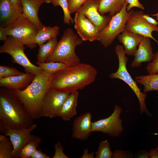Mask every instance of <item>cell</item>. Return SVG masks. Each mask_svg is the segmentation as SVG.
I'll list each match as a JSON object with an SVG mask.
<instances>
[{
    "label": "cell",
    "mask_w": 158,
    "mask_h": 158,
    "mask_svg": "<svg viewBox=\"0 0 158 158\" xmlns=\"http://www.w3.org/2000/svg\"><path fill=\"white\" fill-rule=\"evenodd\" d=\"M125 2V0H101L98 11L102 15L108 13L112 17L122 9Z\"/></svg>",
    "instance_id": "cell-22"
},
{
    "label": "cell",
    "mask_w": 158,
    "mask_h": 158,
    "mask_svg": "<svg viewBox=\"0 0 158 158\" xmlns=\"http://www.w3.org/2000/svg\"><path fill=\"white\" fill-rule=\"evenodd\" d=\"M51 3L54 7L60 6L63 9L64 13L63 22L68 25L70 24L71 22L73 23L74 20L71 17L68 6L67 0H52Z\"/></svg>",
    "instance_id": "cell-30"
},
{
    "label": "cell",
    "mask_w": 158,
    "mask_h": 158,
    "mask_svg": "<svg viewBox=\"0 0 158 158\" xmlns=\"http://www.w3.org/2000/svg\"><path fill=\"white\" fill-rule=\"evenodd\" d=\"M128 3L127 10L128 12L134 7H136L142 9H145L144 6L139 2V0H125Z\"/></svg>",
    "instance_id": "cell-35"
},
{
    "label": "cell",
    "mask_w": 158,
    "mask_h": 158,
    "mask_svg": "<svg viewBox=\"0 0 158 158\" xmlns=\"http://www.w3.org/2000/svg\"><path fill=\"white\" fill-rule=\"evenodd\" d=\"M128 12L129 16L125 30L149 37L158 44V41L152 35V32L154 31L158 32V26L147 22L143 17L144 12L142 11H135L131 9Z\"/></svg>",
    "instance_id": "cell-10"
},
{
    "label": "cell",
    "mask_w": 158,
    "mask_h": 158,
    "mask_svg": "<svg viewBox=\"0 0 158 158\" xmlns=\"http://www.w3.org/2000/svg\"><path fill=\"white\" fill-rule=\"evenodd\" d=\"M42 141L41 138L35 136L22 149L19 158H31L32 154L37 149Z\"/></svg>",
    "instance_id": "cell-26"
},
{
    "label": "cell",
    "mask_w": 158,
    "mask_h": 158,
    "mask_svg": "<svg viewBox=\"0 0 158 158\" xmlns=\"http://www.w3.org/2000/svg\"><path fill=\"white\" fill-rule=\"evenodd\" d=\"M24 73L13 67L0 66V78L20 75Z\"/></svg>",
    "instance_id": "cell-31"
},
{
    "label": "cell",
    "mask_w": 158,
    "mask_h": 158,
    "mask_svg": "<svg viewBox=\"0 0 158 158\" xmlns=\"http://www.w3.org/2000/svg\"><path fill=\"white\" fill-rule=\"evenodd\" d=\"M115 50L118 59V66L116 72L109 75V78L112 79H119L126 83L133 91L138 100L140 106V113L142 114L145 112L148 116H152V115L149 111L145 104L146 94L141 92L136 82L132 78L127 70L126 65L128 59L126 56L123 46L116 45Z\"/></svg>",
    "instance_id": "cell-5"
},
{
    "label": "cell",
    "mask_w": 158,
    "mask_h": 158,
    "mask_svg": "<svg viewBox=\"0 0 158 158\" xmlns=\"http://www.w3.org/2000/svg\"><path fill=\"white\" fill-rule=\"evenodd\" d=\"M59 27L57 25L53 27L44 26L39 29L34 39V43L40 45L56 37L59 33Z\"/></svg>",
    "instance_id": "cell-23"
},
{
    "label": "cell",
    "mask_w": 158,
    "mask_h": 158,
    "mask_svg": "<svg viewBox=\"0 0 158 158\" xmlns=\"http://www.w3.org/2000/svg\"><path fill=\"white\" fill-rule=\"evenodd\" d=\"M37 127L34 123L28 128L7 130L4 135L9 137L13 145V158H19L21 150L35 136L31 133Z\"/></svg>",
    "instance_id": "cell-13"
},
{
    "label": "cell",
    "mask_w": 158,
    "mask_h": 158,
    "mask_svg": "<svg viewBox=\"0 0 158 158\" xmlns=\"http://www.w3.org/2000/svg\"><path fill=\"white\" fill-rule=\"evenodd\" d=\"M100 1L86 0L78 11L88 18L99 32L108 25L112 17L109 15H102L99 13Z\"/></svg>",
    "instance_id": "cell-12"
},
{
    "label": "cell",
    "mask_w": 158,
    "mask_h": 158,
    "mask_svg": "<svg viewBox=\"0 0 158 158\" xmlns=\"http://www.w3.org/2000/svg\"><path fill=\"white\" fill-rule=\"evenodd\" d=\"M143 17L150 23L155 25H157L158 22L157 20L150 17L148 14H144Z\"/></svg>",
    "instance_id": "cell-39"
},
{
    "label": "cell",
    "mask_w": 158,
    "mask_h": 158,
    "mask_svg": "<svg viewBox=\"0 0 158 158\" xmlns=\"http://www.w3.org/2000/svg\"><path fill=\"white\" fill-rule=\"evenodd\" d=\"M6 27L0 26V40L5 41L8 38Z\"/></svg>",
    "instance_id": "cell-37"
},
{
    "label": "cell",
    "mask_w": 158,
    "mask_h": 158,
    "mask_svg": "<svg viewBox=\"0 0 158 158\" xmlns=\"http://www.w3.org/2000/svg\"><path fill=\"white\" fill-rule=\"evenodd\" d=\"M50 157L43 152L40 149H37L31 156V158H50Z\"/></svg>",
    "instance_id": "cell-36"
},
{
    "label": "cell",
    "mask_w": 158,
    "mask_h": 158,
    "mask_svg": "<svg viewBox=\"0 0 158 158\" xmlns=\"http://www.w3.org/2000/svg\"><path fill=\"white\" fill-rule=\"evenodd\" d=\"M52 74L42 70L25 88L13 90L33 120L41 117L42 101L50 88Z\"/></svg>",
    "instance_id": "cell-3"
},
{
    "label": "cell",
    "mask_w": 158,
    "mask_h": 158,
    "mask_svg": "<svg viewBox=\"0 0 158 158\" xmlns=\"http://www.w3.org/2000/svg\"><path fill=\"white\" fill-rule=\"evenodd\" d=\"M83 43V41L72 29H66L54 51L44 62H60L68 66L80 63V60L75 53V48Z\"/></svg>",
    "instance_id": "cell-4"
},
{
    "label": "cell",
    "mask_w": 158,
    "mask_h": 158,
    "mask_svg": "<svg viewBox=\"0 0 158 158\" xmlns=\"http://www.w3.org/2000/svg\"><path fill=\"white\" fill-rule=\"evenodd\" d=\"M97 73L96 69L91 65L80 63L53 74L50 88L70 94L93 83Z\"/></svg>",
    "instance_id": "cell-2"
},
{
    "label": "cell",
    "mask_w": 158,
    "mask_h": 158,
    "mask_svg": "<svg viewBox=\"0 0 158 158\" xmlns=\"http://www.w3.org/2000/svg\"><path fill=\"white\" fill-rule=\"evenodd\" d=\"M58 42L56 37L54 38L46 43L40 45L38 54L37 56V61L44 62L54 51Z\"/></svg>",
    "instance_id": "cell-25"
},
{
    "label": "cell",
    "mask_w": 158,
    "mask_h": 158,
    "mask_svg": "<svg viewBox=\"0 0 158 158\" xmlns=\"http://www.w3.org/2000/svg\"><path fill=\"white\" fill-rule=\"evenodd\" d=\"M45 2L47 4L51 3L52 0H44Z\"/></svg>",
    "instance_id": "cell-45"
},
{
    "label": "cell",
    "mask_w": 158,
    "mask_h": 158,
    "mask_svg": "<svg viewBox=\"0 0 158 158\" xmlns=\"http://www.w3.org/2000/svg\"><path fill=\"white\" fill-rule=\"evenodd\" d=\"M122 111L119 106L115 105L113 112L109 117L92 122V132H100L113 137L119 136L123 130L120 117Z\"/></svg>",
    "instance_id": "cell-9"
},
{
    "label": "cell",
    "mask_w": 158,
    "mask_h": 158,
    "mask_svg": "<svg viewBox=\"0 0 158 158\" xmlns=\"http://www.w3.org/2000/svg\"><path fill=\"white\" fill-rule=\"evenodd\" d=\"M25 45L13 37L9 36L0 47V53L10 55L13 62L22 66L26 73L35 75L40 73L42 70L39 66L33 64L25 55Z\"/></svg>",
    "instance_id": "cell-6"
},
{
    "label": "cell",
    "mask_w": 158,
    "mask_h": 158,
    "mask_svg": "<svg viewBox=\"0 0 158 158\" xmlns=\"http://www.w3.org/2000/svg\"><path fill=\"white\" fill-rule=\"evenodd\" d=\"M86 0H67L69 11L71 13L76 12Z\"/></svg>",
    "instance_id": "cell-33"
},
{
    "label": "cell",
    "mask_w": 158,
    "mask_h": 158,
    "mask_svg": "<svg viewBox=\"0 0 158 158\" xmlns=\"http://www.w3.org/2000/svg\"><path fill=\"white\" fill-rule=\"evenodd\" d=\"M10 1L17 8L23 11L22 6L20 0H10Z\"/></svg>",
    "instance_id": "cell-42"
},
{
    "label": "cell",
    "mask_w": 158,
    "mask_h": 158,
    "mask_svg": "<svg viewBox=\"0 0 158 158\" xmlns=\"http://www.w3.org/2000/svg\"><path fill=\"white\" fill-rule=\"evenodd\" d=\"M6 28L8 36L13 37L29 48H34L36 45L33 41L39 29L22 13L16 20Z\"/></svg>",
    "instance_id": "cell-7"
},
{
    "label": "cell",
    "mask_w": 158,
    "mask_h": 158,
    "mask_svg": "<svg viewBox=\"0 0 158 158\" xmlns=\"http://www.w3.org/2000/svg\"><path fill=\"white\" fill-rule=\"evenodd\" d=\"M10 0H0L1 26L6 27L16 20L23 13Z\"/></svg>",
    "instance_id": "cell-18"
},
{
    "label": "cell",
    "mask_w": 158,
    "mask_h": 158,
    "mask_svg": "<svg viewBox=\"0 0 158 158\" xmlns=\"http://www.w3.org/2000/svg\"><path fill=\"white\" fill-rule=\"evenodd\" d=\"M146 69L149 74L158 73V51L154 54L152 60L149 63Z\"/></svg>",
    "instance_id": "cell-32"
},
{
    "label": "cell",
    "mask_w": 158,
    "mask_h": 158,
    "mask_svg": "<svg viewBox=\"0 0 158 158\" xmlns=\"http://www.w3.org/2000/svg\"><path fill=\"white\" fill-rule=\"evenodd\" d=\"M92 115L89 112L77 117L73 121L72 128V136L81 140H87L92 132Z\"/></svg>",
    "instance_id": "cell-15"
},
{
    "label": "cell",
    "mask_w": 158,
    "mask_h": 158,
    "mask_svg": "<svg viewBox=\"0 0 158 158\" xmlns=\"http://www.w3.org/2000/svg\"><path fill=\"white\" fill-rule=\"evenodd\" d=\"M157 147H158V146H157Z\"/></svg>",
    "instance_id": "cell-47"
},
{
    "label": "cell",
    "mask_w": 158,
    "mask_h": 158,
    "mask_svg": "<svg viewBox=\"0 0 158 158\" xmlns=\"http://www.w3.org/2000/svg\"><path fill=\"white\" fill-rule=\"evenodd\" d=\"M149 152H148L145 151V152H142V153H140L137 156V158H148Z\"/></svg>",
    "instance_id": "cell-43"
},
{
    "label": "cell",
    "mask_w": 158,
    "mask_h": 158,
    "mask_svg": "<svg viewBox=\"0 0 158 158\" xmlns=\"http://www.w3.org/2000/svg\"><path fill=\"white\" fill-rule=\"evenodd\" d=\"M79 92L76 91L70 94L61 107L57 117L64 121H70L77 114L76 107Z\"/></svg>",
    "instance_id": "cell-21"
},
{
    "label": "cell",
    "mask_w": 158,
    "mask_h": 158,
    "mask_svg": "<svg viewBox=\"0 0 158 158\" xmlns=\"http://www.w3.org/2000/svg\"><path fill=\"white\" fill-rule=\"evenodd\" d=\"M127 5L126 1L122 9L111 17L108 25L99 32V41L104 47L110 46L115 38L125 30L129 16V12L127 10Z\"/></svg>",
    "instance_id": "cell-8"
},
{
    "label": "cell",
    "mask_w": 158,
    "mask_h": 158,
    "mask_svg": "<svg viewBox=\"0 0 158 158\" xmlns=\"http://www.w3.org/2000/svg\"><path fill=\"white\" fill-rule=\"evenodd\" d=\"M143 36L124 30L118 36L119 41L123 45L126 55L134 56L137 47L142 39Z\"/></svg>",
    "instance_id": "cell-20"
},
{
    "label": "cell",
    "mask_w": 158,
    "mask_h": 158,
    "mask_svg": "<svg viewBox=\"0 0 158 158\" xmlns=\"http://www.w3.org/2000/svg\"><path fill=\"white\" fill-rule=\"evenodd\" d=\"M126 154L125 152H124L120 150H115L114 152L112 158L126 157L127 156H126Z\"/></svg>",
    "instance_id": "cell-40"
},
{
    "label": "cell",
    "mask_w": 158,
    "mask_h": 158,
    "mask_svg": "<svg viewBox=\"0 0 158 158\" xmlns=\"http://www.w3.org/2000/svg\"><path fill=\"white\" fill-rule=\"evenodd\" d=\"M22 8V14L33 23L39 30L44 25L40 22L38 12L41 5L45 2L44 0H20Z\"/></svg>",
    "instance_id": "cell-19"
},
{
    "label": "cell",
    "mask_w": 158,
    "mask_h": 158,
    "mask_svg": "<svg viewBox=\"0 0 158 158\" xmlns=\"http://www.w3.org/2000/svg\"><path fill=\"white\" fill-rule=\"evenodd\" d=\"M135 78L137 82L143 86V93L158 91V73L137 76Z\"/></svg>",
    "instance_id": "cell-24"
},
{
    "label": "cell",
    "mask_w": 158,
    "mask_h": 158,
    "mask_svg": "<svg viewBox=\"0 0 158 158\" xmlns=\"http://www.w3.org/2000/svg\"><path fill=\"white\" fill-rule=\"evenodd\" d=\"M95 153V158H112L114 154L111 150L110 144L107 139L100 142Z\"/></svg>",
    "instance_id": "cell-29"
},
{
    "label": "cell",
    "mask_w": 158,
    "mask_h": 158,
    "mask_svg": "<svg viewBox=\"0 0 158 158\" xmlns=\"http://www.w3.org/2000/svg\"><path fill=\"white\" fill-rule=\"evenodd\" d=\"M35 75L25 73L19 75L0 78V86L11 90H23L31 82Z\"/></svg>",
    "instance_id": "cell-16"
},
{
    "label": "cell",
    "mask_w": 158,
    "mask_h": 158,
    "mask_svg": "<svg viewBox=\"0 0 158 158\" xmlns=\"http://www.w3.org/2000/svg\"><path fill=\"white\" fill-rule=\"evenodd\" d=\"M74 28L83 41H100V35L96 26L79 11L75 12Z\"/></svg>",
    "instance_id": "cell-14"
},
{
    "label": "cell",
    "mask_w": 158,
    "mask_h": 158,
    "mask_svg": "<svg viewBox=\"0 0 158 158\" xmlns=\"http://www.w3.org/2000/svg\"><path fill=\"white\" fill-rule=\"evenodd\" d=\"M36 63L43 70L52 74L68 67L65 64L60 62H39L37 61Z\"/></svg>",
    "instance_id": "cell-28"
},
{
    "label": "cell",
    "mask_w": 158,
    "mask_h": 158,
    "mask_svg": "<svg viewBox=\"0 0 158 158\" xmlns=\"http://www.w3.org/2000/svg\"><path fill=\"white\" fill-rule=\"evenodd\" d=\"M149 158H158V148L152 149L149 153Z\"/></svg>",
    "instance_id": "cell-41"
},
{
    "label": "cell",
    "mask_w": 158,
    "mask_h": 158,
    "mask_svg": "<svg viewBox=\"0 0 158 158\" xmlns=\"http://www.w3.org/2000/svg\"><path fill=\"white\" fill-rule=\"evenodd\" d=\"M154 54L152 48L150 38L143 37L139 43L134 56V58L131 63L133 68L138 67L144 62H150L152 60Z\"/></svg>",
    "instance_id": "cell-17"
},
{
    "label": "cell",
    "mask_w": 158,
    "mask_h": 158,
    "mask_svg": "<svg viewBox=\"0 0 158 158\" xmlns=\"http://www.w3.org/2000/svg\"><path fill=\"white\" fill-rule=\"evenodd\" d=\"M33 119L14 92L0 89V133L5 134L10 129L29 127Z\"/></svg>",
    "instance_id": "cell-1"
},
{
    "label": "cell",
    "mask_w": 158,
    "mask_h": 158,
    "mask_svg": "<svg viewBox=\"0 0 158 158\" xmlns=\"http://www.w3.org/2000/svg\"><path fill=\"white\" fill-rule=\"evenodd\" d=\"M13 147L9 139L4 134L0 135V158H13Z\"/></svg>",
    "instance_id": "cell-27"
},
{
    "label": "cell",
    "mask_w": 158,
    "mask_h": 158,
    "mask_svg": "<svg viewBox=\"0 0 158 158\" xmlns=\"http://www.w3.org/2000/svg\"><path fill=\"white\" fill-rule=\"evenodd\" d=\"M64 148L59 142H56L54 145V154L53 158H69L64 152Z\"/></svg>",
    "instance_id": "cell-34"
},
{
    "label": "cell",
    "mask_w": 158,
    "mask_h": 158,
    "mask_svg": "<svg viewBox=\"0 0 158 158\" xmlns=\"http://www.w3.org/2000/svg\"><path fill=\"white\" fill-rule=\"evenodd\" d=\"M150 15L157 17V19L158 20V15L156 13H155L152 14H151Z\"/></svg>",
    "instance_id": "cell-44"
},
{
    "label": "cell",
    "mask_w": 158,
    "mask_h": 158,
    "mask_svg": "<svg viewBox=\"0 0 158 158\" xmlns=\"http://www.w3.org/2000/svg\"><path fill=\"white\" fill-rule=\"evenodd\" d=\"M70 94L50 88L46 94L42 101L41 116L50 118L57 117L58 113Z\"/></svg>",
    "instance_id": "cell-11"
},
{
    "label": "cell",
    "mask_w": 158,
    "mask_h": 158,
    "mask_svg": "<svg viewBox=\"0 0 158 158\" xmlns=\"http://www.w3.org/2000/svg\"><path fill=\"white\" fill-rule=\"evenodd\" d=\"M88 148H86L84 150L83 153L81 157V158H94L95 154L94 151L91 153H89Z\"/></svg>",
    "instance_id": "cell-38"
},
{
    "label": "cell",
    "mask_w": 158,
    "mask_h": 158,
    "mask_svg": "<svg viewBox=\"0 0 158 158\" xmlns=\"http://www.w3.org/2000/svg\"><path fill=\"white\" fill-rule=\"evenodd\" d=\"M156 13L158 15V13Z\"/></svg>",
    "instance_id": "cell-46"
}]
</instances>
